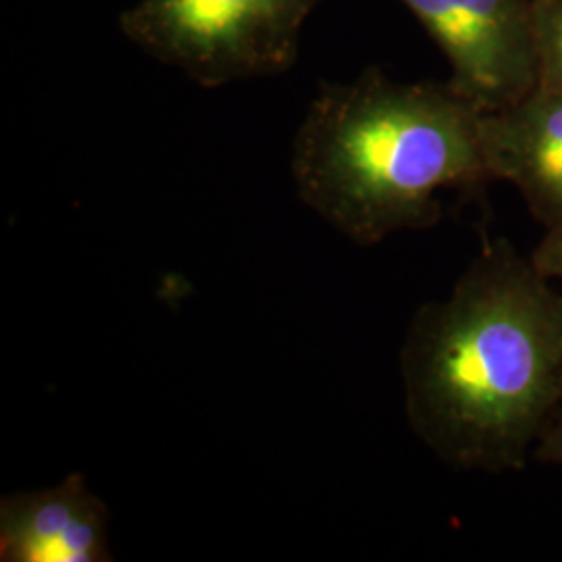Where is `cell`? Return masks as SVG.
I'll use <instances>...</instances> for the list:
<instances>
[{"mask_svg":"<svg viewBox=\"0 0 562 562\" xmlns=\"http://www.w3.org/2000/svg\"><path fill=\"white\" fill-rule=\"evenodd\" d=\"M411 429L462 471L522 469L561 404L562 294L508 241L487 244L401 355Z\"/></svg>","mask_w":562,"mask_h":562,"instance_id":"6da1fadb","label":"cell"},{"mask_svg":"<svg viewBox=\"0 0 562 562\" xmlns=\"http://www.w3.org/2000/svg\"><path fill=\"white\" fill-rule=\"evenodd\" d=\"M482 113L450 83L367 69L323 83L292 144L301 201L341 236L373 246L442 220V194L490 180Z\"/></svg>","mask_w":562,"mask_h":562,"instance_id":"7a4b0ae2","label":"cell"},{"mask_svg":"<svg viewBox=\"0 0 562 562\" xmlns=\"http://www.w3.org/2000/svg\"><path fill=\"white\" fill-rule=\"evenodd\" d=\"M323 0H140L123 34L204 88L280 76L299 59L304 21Z\"/></svg>","mask_w":562,"mask_h":562,"instance_id":"3957f363","label":"cell"},{"mask_svg":"<svg viewBox=\"0 0 562 562\" xmlns=\"http://www.w3.org/2000/svg\"><path fill=\"white\" fill-rule=\"evenodd\" d=\"M438 42L450 88L480 113L521 101L540 83L533 0H401Z\"/></svg>","mask_w":562,"mask_h":562,"instance_id":"277c9868","label":"cell"},{"mask_svg":"<svg viewBox=\"0 0 562 562\" xmlns=\"http://www.w3.org/2000/svg\"><path fill=\"white\" fill-rule=\"evenodd\" d=\"M490 180L513 183L543 227L562 223V92L536 86L521 101L482 113Z\"/></svg>","mask_w":562,"mask_h":562,"instance_id":"5b68a950","label":"cell"},{"mask_svg":"<svg viewBox=\"0 0 562 562\" xmlns=\"http://www.w3.org/2000/svg\"><path fill=\"white\" fill-rule=\"evenodd\" d=\"M0 561L109 562L106 504L80 473L0 501Z\"/></svg>","mask_w":562,"mask_h":562,"instance_id":"8992f818","label":"cell"},{"mask_svg":"<svg viewBox=\"0 0 562 562\" xmlns=\"http://www.w3.org/2000/svg\"><path fill=\"white\" fill-rule=\"evenodd\" d=\"M540 83L562 92V0H533Z\"/></svg>","mask_w":562,"mask_h":562,"instance_id":"52a82bcc","label":"cell"},{"mask_svg":"<svg viewBox=\"0 0 562 562\" xmlns=\"http://www.w3.org/2000/svg\"><path fill=\"white\" fill-rule=\"evenodd\" d=\"M543 278L562 285V223L548 227L546 236L529 257Z\"/></svg>","mask_w":562,"mask_h":562,"instance_id":"ba28073f","label":"cell"},{"mask_svg":"<svg viewBox=\"0 0 562 562\" xmlns=\"http://www.w3.org/2000/svg\"><path fill=\"white\" fill-rule=\"evenodd\" d=\"M533 454L540 462L548 464H559L562 467V417H557L546 423L538 443L533 448Z\"/></svg>","mask_w":562,"mask_h":562,"instance_id":"9c48e42d","label":"cell"},{"mask_svg":"<svg viewBox=\"0 0 562 562\" xmlns=\"http://www.w3.org/2000/svg\"><path fill=\"white\" fill-rule=\"evenodd\" d=\"M561 390H562V378H561Z\"/></svg>","mask_w":562,"mask_h":562,"instance_id":"30bf717a","label":"cell"}]
</instances>
